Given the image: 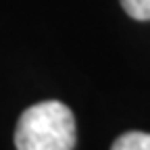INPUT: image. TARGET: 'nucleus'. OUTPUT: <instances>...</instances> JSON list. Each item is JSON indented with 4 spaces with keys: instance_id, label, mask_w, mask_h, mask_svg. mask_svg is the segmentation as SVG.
Listing matches in <instances>:
<instances>
[{
    "instance_id": "1",
    "label": "nucleus",
    "mask_w": 150,
    "mask_h": 150,
    "mask_svg": "<svg viewBox=\"0 0 150 150\" xmlns=\"http://www.w3.org/2000/svg\"><path fill=\"white\" fill-rule=\"evenodd\" d=\"M77 144L73 110L59 100L25 108L15 129L17 150H73Z\"/></svg>"
},
{
    "instance_id": "2",
    "label": "nucleus",
    "mask_w": 150,
    "mask_h": 150,
    "mask_svg": "<svg viewBox=\"0 0 150 150\" xmlns=\"http://www.w3.org/2000/svg\"><path fill=\"white\" fill-rule=\"evenodd\" d=\"M110 150H150V134L127 131L112 142Z\"/></svg>"
},
{
    "instance_id": "3",
    "label": "nucleus",
    "mask_w": 150,
    "mask_h": 150,
    "mask_svg": "<svg viewBox=\"0 0 150 150\" xmlns=\"http://www.w3.org/2000/svg\"><path fill=\"white\" fill-rule=\"evenodd\" d=\"M123 11L136 21H150V0H119Z\"/></svg>"
}]
</instances>
